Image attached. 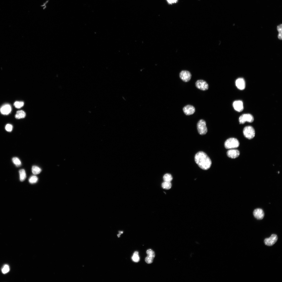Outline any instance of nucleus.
Masks as SVG:
<instances>
[{"instance_id": "obj_11", "label": "nucleus", "mask_w": 282, "mask_h": 282, "mask_svg": "<svg viewBox=\"0 0 282 282\" xmlns=\"http://www.w3.org/2000/svg\"><path fill=\"white\" fill-rule=\"evenodd\" d=\"M233 107L234 109L238 111H242L243 109V103L241 101H236L233 103Z\"/></svg>"}, {"instance_id": "obj_5", "label": "nucleus", "mask_w": 282, "mask_h": 282, "mask_svg": "<svg viewBox=\"0 0 282 282\" xmlns=\"http://www.w3.org/2000/svg\"><path fill=\"white\" fill-rule=\"evenodd\" d=\"M254 120L253 116L249 114H242L239 118V121L240 124H243L246 122H252Z\"/></svg>"}, {"instance_id": "obj_2", "label": "nucleus", "mask_w": 282, "mask_h": 282, "mask_svg": "<svg viewBox=\"0 0 282 282\" xmlns=\"http://www.w3.org/2000/svg\"><path fill=\"white\" fill-rule=\"evenodd\" d=\"M239 144L238 140L233 138L227 139L224 143V146L227 149H231L238 147Z\"/></svg>"}, {"instance_id": "obj_16", "label": "nucleus", "mask_w": 282, "mask_h": 282, "mask_svg": "<svg viewBox=\"0 0 282 282\" xmlns=\"http://www.w3.org/2000/svg\"><path fill=\"white\" fill-rule=\"evenodd\" d=\"M26 115V113L24 111L19 110L16 112L15 117L16 119H19L25 118Z\"/></svg>"}, {"instance_id": "obj_12", "label": "nucleus", "mask_w": 282, "mask_h": 282, "mask_svg": "<svg viewBox=\"0 0 282 282\" xmlns=\"http://www.w3.org/2000/svg\"><path fill=\"white\" fill-rule=\"evenodd\" d=\"M227 154L228 157L232 158H235L239 156L240 154V152L237 150L231 149L227 151Z\"/></svg>"}, {"instance_id": "obj_28", "label": "nucleus", "mask_w": 282, "mask_h": 282, "mask_svg": "<svg viewBox=\"0 0 282 282\" xmlns=\"http://www.w3.org/2000/svg\"><path fill=\"white\" fill-rule=\"evenodd\" d=\"M167 1L169 4H172L176 3L178 0H167Z\"/></svg>"}, {"instance_id": "obj_23", "label": "nucleus", "mask_w": 282, "mask_h": 282, "mask_svg": "<svg viewBox=\"0 0 282 282\" xmlns=\"http://www.w3.org/2000/svg\"><path fill=\"white\" fill-rule=\"evenodd\" d=\"M24 102L22 101H16L14 104L15 107L18 109L21 108L24 105Z\"/></svg>"}, {"instance_id": "obj_26", "label": "nucleus", "mask_w": 282, "mask_h": 282, "mask_svg": "<svg viewBox=\"0 0 282 282\" xmlns=\"http://www.w3.org/2000/svg\"><path fill=\"white\" fill-rule=\"evenodd\" d=\"M9 270V268L8 265H5L2 269V272L3 273L5 274L8 272Z\"/></svg>"}, {"instance_id": "obj_20", "label": "nucleus", "mask_w": 282, "mask_h": 282, "mask_svg": "<svg viewBox=\"0 0 282 282\" xmlns=\"http://www.w3.org/2000/svg\"><path fill=\"white\" fill-rule=\"evenodd\" d=\"M132 260L134 262H137L140 260V258L137 251H135L132 257Z\"/></svg>"}, {"instance_id": "obj_14", "label": "nucleus", "mask_w": 282, "mask_h": 282, "mask_svg": "<svg viewBox=\"0 0 282 282\" xmlns=\"http://www.w3.org/2000/svg\"><path fill=\"white\" fill-rule=\"evenodd\" d=\"M11 106L8 104L3 105L0 109L1 113L5 115L8 114L11 112Z\"/></svg>"}, {"instance_id": "obj_1", "label": "nucleus", "mask_w": 282, "mask_h": 282, "mask_svg": "<svg viewBox=\"0 0 282 282\" xmlns=\"http://www.w3.org/2000/svg\"><path fill=\"white\" fill-rule=\"evenodd\" d=\"M195 160L199 167L203 170L208 169L211 166L212 162L210 159L207 154L203 151H199L196 154Z\"/></svg>"}, {"instance_id": "obj_21", "label": "nucleus", "mask_w": 282, "mask_h": 282, "mask_svg": "<svg viewBox=\"0 0 282 282\" xmlns=\"http://www.w3.org/2000/svg\"><path fill=\"white\" fill-rule=\"evenodd\" d=\"M12 161L13 163L17 167L20 166L21 163L20 160L17 157H14L12 158Z\"/></svg>"}, {"instance_id": "obj_10", "label": "nucleus", "mask_w": 282, "mask_h": 282, "mask_svg": "<svg viewBox=\"0 0 282 282\" xmlns=\"http://www.w3.org/2000/svg\"><path fill=\"white\" fill-rule=\"evenodd\" d=\"M184 113L186 115H190L193 114L195 111L194 107L191 105H188L185 106L183 108Z\"/></svg>"}, {"instance_id": "obj_27", "label": "nucleus", "mask_w": 282, "mask_h": 282, "mask_svg": "<svg viewBox=\"0 0 282 282\" xmlns=\"http://www.w3.org/2000/svg\"><path fill=\"white\" fill-rule=\"evenodd\" d=\"M13 128L12 125L9 124H7L5 126V129L8 132H11Z\"/></svg>"}, {"instance_id": "obj_24", "label": "nucleus", "mask_w": 282, "mask_h": 282, "mask_svg": "<svg viewBox=\"0 0 282 282\" xmlns=\"http://www.w3.org/2000/svg\"><path fill=\"white\" fill-rule=\"evenodd\" d=\"M38 178L35 175H33L30 177L29 181L31 184H34L36 183L38 181Z\"/></svg>"}, {"instance_id": "obj_25", "label": "nucleus", "mask_w": 282, "mask_h": 282, "mask_svg": "<svg viewBox=\"0 0 282 282\" xmlns=\"http://www.w3.org/2000/svg\"><path fill=\"white\" fill-rule=\"evenodd\" d=\"M282 24L278 26L277 27V30L279 32V33L278 37V38L280 40H281L282 38Z\"/></svg>"}, {"instance_id": "obj_9", "label": "nucleus", "mask_w": 282, "mask_h": 282, "mask_svg": "<svg viewBox=\"0 0 282 282\" xmlns=\"http://www.w3.org/2000/svg\"><path fill=\"white\" fill-rule=\"evenodd\" d=\"M146 254L148 255L145 258V261L147 263L150 264L152 262L155 257V252L151 249H149L146 251Z\"/></svg>"}, {"instance_id": "obj_7", "label": "nucleus", "mask_w": 282, "mask_h": 282, "mask_svg": "<svg viewBox=\"0 0 282 282\" xmlns=\"http://www.w3.org/2000/svg\"><path fill=\"white\" fill-rule=\"evenodd\" d=\"M196 87L198 89L203 91L208 89V85L206 82L203 80H197L195 83Z\"/></svg>"}, {"instance_id": "obj_6", "label": "nucleus", "mask_w": 282, "mask_h": 282, "mask_svg": "<svg viewBox=\"0 0 282 282\" xmlns=\"http://www.w3.org/2000/svg\"><path fill=\"white\" fill-rule=\"evenodd\" d=\"M180 79L184 81L187 82L191 79V75L189 71L186 70H182L179 74Z\"/></svg>"}, {"instance_id": "obj_3", "label": "nucleus", "mask_w": 282, "mask_h": 282, "mask_svg": "<svg viewBox=\"0 0 282 282\" xmlns=\"http://www.w3.org/2000/svg\"><path fill=\"white\" fill-rule=\"evenodd\" d=\"M243 132L245 137L248 139H252L255 136V130L251 126H247L245 127L243 129Z\"/></svg>"}, {"instance_id": "obj_13", "label": "nucleus", "mask_w": 282, "mask_h": 282, "mask_svg": "<svg viewBox=\"0 0 282 282\" xmlns=\"http://www.w3.org/2000/svg\"><path fill=\"white\" fill-rule=\"evenodd\" d=\"M253 214L254 217L257 219L259 220L262 219L264 216L263 210L260 208H257L255 209Z\"/></svg>"}, {"instance_id": "obj_15", "label": "nucleus", "mask_w": 282, "mask_h": 282, "mask_svg": "<svg viewBox=\"0 0 282 282\" xmlns=\"http://www.w3.org/2000/svg\"><path fill=\"white\" fill-rule=\"evenodd\" d=\"M236 85L238 88L240 90L244 89L245 86V81L242 78H239L236 80Z\"/></svg>"}, {"instance_id": "obj_4", "label": "nucleus", "mask_w": 282, "mask_h": 282, "mask_svg": "<svg viewBox=\"0 0 282 282\" xmlns=\"http://www.w3.org/2000/svg\"><path fill=\"white\" fill-rule=\"evenodd\" d=\"M197 128L199 133L201 135L205 134L207 132L205 121L203 120H200L197 124Z\"/></svg>"}, {"instance_id": "obj_29", "label": "nucleus", "mask_w": 282, "mask_h": 282, "mask_svg": "<svg viewBox=\"0 0 282 282\" xmlns=\"http://www.w3.org/2000/svg\"><path fill=\"white\" fill-rule=\"evenodd\" d=\"M45 7H45H45H44V8H43V9H45Z\"/></svg>"}, {"instance_id": "obj_22", "label": "nucleus", "mask_w": 282, "mask_h": 282, "mask_svg": "<svg viewBox=\"0 0 282 282\" xmlns=\"http://www.w3.org/2000/svg\"><path fill=\"white\" fill-rule=\"evenodd\" d=\"M163 179L164 181L171 182L172 180V177L171 174L167 173L163 176Z\"/></svg>"}, {"instance_id": "obj_8", "label": "nucleus", "mask_w": 282, "mask_h": 282, "mask_svg": "<svg viewBox=\"0 0 282 282\" xmlns=\"http://www.w3.org/2000/svg\"><path fill=\"white\" fill-rule=\"evenodd\" d=\"M277 239V236L275 234H272L270 237L265 239L264 241V243L267 245L271 246L276 242Z\"/></svg>"}, {"instance_id": "obj_19", "label": "nucleus", "mask_w": 282, "mask_h": 282, "mask_svg": "<svg viewBox=\"0 0 282 282\" xmlns=\"http://www.w3.org/2000/svg\"><path fill=\"white\" fill-rule=\"evenodd\" d=\"M32 170L33 173L35 175L39 174L41 171V169L40 168L35 166H32Z\"/></svg>"}, {"instance_id": "obj_18", "label": "nucleus", "mask_w": 282, "mask_h": 282, "mask_svg": "<svg viewBox=\"0 0 282 282\" xmlns=\"http://www.w3.org/2000/svg\"><path fill=\"white\" fill-rule=\"evenodd\" d=\"M162 186L164 189L168 190L171 188L172 184L171 182L164 181L162 183Z\"/></svg>"}, {"instance_id": "obj_17", "label": "nucleus", "mask_w": 282, "mask_h": 282, "mask_svg": "<svg viewBox=\"0 0 282 282\" xmlns=\"http://www.w3.org/2000/svg\"><path fill=\"white\" fill-rule=\"evenodd\" d=\"M20 179L21 181H24L26 178V174L25 170L23 169L20 170L19 171Z\"/></svg>"}]
</instances>
